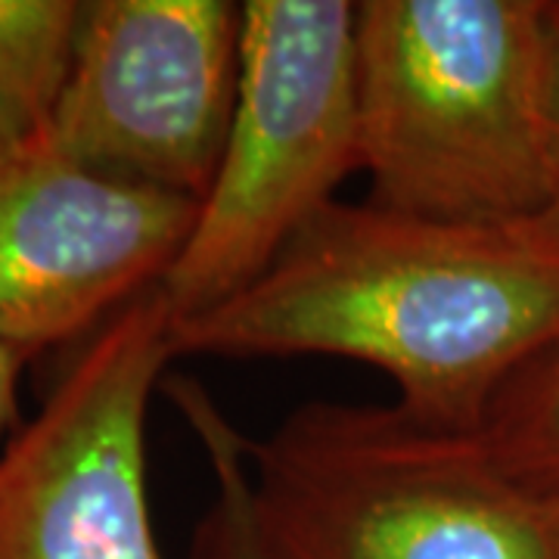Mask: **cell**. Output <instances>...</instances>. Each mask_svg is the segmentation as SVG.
Returning a JSON list of instances; mask_svg holds the SVG:
<instances>
[{
    "label": "cell",
    "mask_w": 559,
    "mask_h": 559,
    "mask_svg": "<svg viewBox=\"0 0 559 559\" xmlns=\"http://www.w3.org/2000/svg\"><path fill=\"white\" fill-rule=\"evenodd\" d=\"M358 3L242 0L240 91L215 180L162 277L171 323L234 299L358 171Z\"/></svg>",
    "instance_id": "4"
},
{
    "label": "cell",
    "mask_w": 559,
    "mask_h": 559,
    "mask_svg": "<svg viewBox=\"0 0 559 559\" xmlns=\"http://www.w3.org/2000/svg\"><path fill=\"white\" fill-rule=\"evenodd\" d=\"M242 3L91 0L50 140L106 178L202 202L240 91Z\"/></svg>",
    "instance_id": "6"
},
{
    "label": "cell",
    "mask_w": 559,
    "mask_h": 559,
    "mask_svg": "<svg viewBox=\"0 0 559 559\" xmlns=\"http://www.w3.org/2000/svg\"><path fill=\"white\" fill-rule=\"evenodd\" d=\"M81 10L75 0H0V153L50 140Z\"/></svg>",
    "instance_id": "8"
},
{
    "label": "cell",
    "mask_w": 559,
    "mask_h": 559,
    "mask_svg": "<svg viewBox=\"0 0 559 559\" xmlns=\"http://www.w3.org/2000/svg\"><path fill=\"white\" fill-rule=\"evenodd\" d=\"M171 358L159 286L81 342L0 454V559H165L146 500V414Z\"/></svg>",
    "instance_id": "5"
},
{
    "label": "cell",
    "mask_w": 559,
    "mask_h": 559,
    "mask_svg": "<svg viewBox=\"0 0 559 559\" xmlns=\"http://www.w3.org/2000/svg\"><path fill=\"white\" fill-rule=\"evenodd\" d=\"M544 47H547V156L550 200L540 221L559 234V0H544Z\"/></svg>",
    "instance_id": "11"
},
{
    "label": "cell",
    "mask_w": 559,
    "mask_h": 559,
    "mask_svg": "<svg viewBox=\"0 0 559 559\" xmlns=\"http://www.w3.org/2000/svg\"><path fill=\"white\" fill-rule=\"evenodd\" d=\"M246 463L267 559H559L544 491L401 404L308 401Z\"/></svg>",
    "instance_id": "3"
},
{
    "label": "cell",
    "mask_w": 559,
    "mask_h": 559,
    "mask_svg": "<svg viewBox=\"0 0 559 559\" xmlns=\"http://www.w3.org/2000/svg\"><path fill=\"white\" fill-rule=\"evenodd\" d=\"M559 342V234L330 202L234 299L171 323L175 358H342L382 370L417 417L476 432Z\"/></svg>",
    "instance_id": "1"
},
{
    "label": "cell",
    "mask_w": 559,
    "mask_h": 559,
    "mask_svg": "<svg viewBox=\"0 0 559 559\" xmlns=\"http://www.w3.org/2000/svg\"><path fill=\"white\" fill-rule=\"evenodd\" d=\"M355 79L370 202L454 224L544 215V0H360Z\"/></svg>",
    "instance_id": "2"
},
{
    "label": "cell",
    "mask_w": 559,
    "mask_h": 559,
    "mask_svg": "<svg viewBox=\"0 0 559 559\" xmlns=\"http://www.w3.org/2000/svg\"><path fill=\"white\" fill-rule=\"evenodd\" d=\"M550 498V510H554V522H557V540H559V488L557 491H544Z\"/></svg>",
    "instance_id": "13"
},
{
    "label": "cell",
    "mask_w": 559,
    "mask_h": 559,
    "mask_svg": "<svg viewBox=\"0 0 559 559\" xmlns=\"http://www.w3.org/2000/svg\"><path fill=\"white\" fill-rule=\"evenodd\" d=\"M498 466L532 491L559 488V342L528 360L479 426Z\"/></svg>",
    "instance_id": "10"
},
{
    "label": "cell",
    "mask_w": 559,
    "mask_h": 559,
    "mask_svg": "<svg viewBox=\"0 0 559 559\" xmlns=\"http://www.w3.org/2000/svg\"><path fill=\"white\" fill-rule=\"evenodd\" d=\"M200 202L106 178L53 140L0 153V342L87 340L159 286Z\"/></svg>",
    "instance_id": "7"
},
{
    "label": "cell",
    "mask_w": 559,
    "mask_h": 559,
    "mask_svg": "<svg viewBox=\"0 0 559 559\" xmlns=\"http://www.w3.org/2000/svg\"><path fill=\"white\" fill-rule=\"evenodd\" d=\"M162 385L197 432L215 479V503L197 532L193 559H267L249 498V436H242L197 380L178 377Z\"/></svg>",
    "instance_id": "9"
},
{
    "label": "cell",
    "mask_w": 559,
    "mask_h": 559,
    "mask_svg": "<svg viewBox=\"0 0 559 559\" xmlns=\"http://www.w3.org/2000/svg\"><path fill=\"white\" fill-rule=\"evenodd\" d=\"M28 355L0 342V432L16 419V382Z\"/></svg>",
    "instance_id": "12"
}]
</instances>
